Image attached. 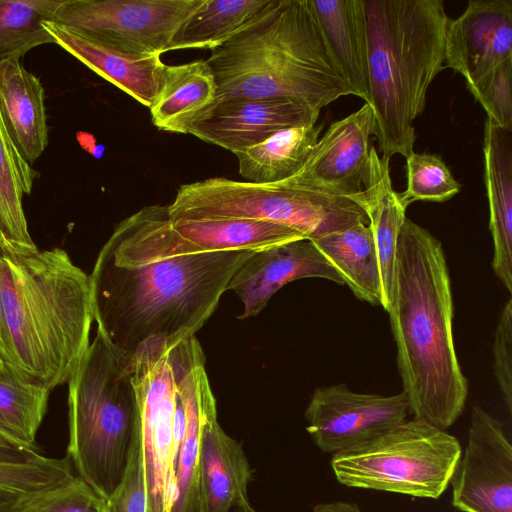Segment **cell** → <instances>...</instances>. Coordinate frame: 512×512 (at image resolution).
Masks as SVG:
<instances>
[{"mask_svg":"<svg viewBox=\"0 0 512 512\" xmlns=\"http://www.w3.org/2000/svg\"><path fill=\"white\" fill-rule=\"evenodd\" d=\"M255 251L160 255L114 230L89 275L97 331L130 357L153 337L178 343L195 336Z\"/></svg>","mask_w":512,"mask_h":512,"instance_id":"6da1fadb","label":"cell"},{"mask_svg":"<svg viewBox=\"0 0 512 512\" xmlns=\"http://www.w3.org/2000/svg\"><path fill=\"white\" fill-rule=\"evenodd\" d=\"M452 300L441 242L406 217L387 312L410 413L443 430L459 418L468 394L452 334Z\"/></svg>","mask_w":512,"mask_h":512,"instance_id":"7a4b0ae2","label":"cell"},{"mask_svg":"<svg viewBox=\"0 0 512 512\" xmlns=\"http://www.w3.org/2000/svg\"><path fill=\"white\" fill-rule=\"evenodd\" d=\"M90 279L62 248L0 256V358L50 391L90 344Z\"/></svg>","mask_w":512,"mask_h":512,"instance_id":"3957f363","label":"cell"},{"mask_svg":"<svg viewBox=\"0 0 512 512\" xmlns=\"http://www.w3.org/2000/svg\"><path fill=\"white\" fill-rule=\"evenodd\" d=\"M206 61L216 82L213 105L285 98L321 112L341 96L353 95L328 51L310 0H270Z\"/></svg>","mask_w":512,"mask_h":512,"instance_id":"277c9868","label":"cell"},{"mask_svg":"<svg viewBox=\"0 0 512 512\" xmlns=\"http://www.w3.org/2000/svg\"><path fill=\"white\" fill-rule=\"evenodd\" d=\"M369 42V104L382 157L406 158L414 121L444 68L448 16L442 0H364Z\"/></svg>","mask_w":512,"mask_h":512,"instance_id":"5b68a950","label":"cell"},{"mask_svg":"<svg viewBox=\"0 0 512 512\" xmlns=\"http://www.w3.org/2000/svg\"><path fill=\"white\" fill-rule=\"evenodd\" d=\"M67 383V457L76 475L108 500L123 477L137 423L132 357L97 331Z\"/></svg>","mask_w":512,"mask_h":512,"instance_id":"8992f818","label":"cell"},{"mask_svg":"<svg viewBox=\"0 0 512 512\" xmlns=\"http://www.w3.org/2000/svg\"><path fill=\"white\" fill-rule=\"evenodd\" d=\"M178 220L249 219L282 224L314 240L358 223H368L362 206L343 197L293 187L213 177L182 185L168 206Z\"/></svg>","mask_w":512,"mask_h":512,"instance_id":"52a82bcc","label":"cell"},{"mask_svg":"<svg viewBox=\"0 0 512 512\" xmlns=\"http://www.w3.org/2000/svg\"><path fill=\"white\" fill-rule=\"evenodd\" d=\"M461 452L456 437L413 418L333 454L330 463L344 486L438 499L450 484Z\"/></svg>","mask_w":512,"mask_h":512,"instance_id":"ba28073f","label":"cell"},{"mask_svg":"<svg viewBox=\"0 0 512 512\" xmlns=\"http://www.w3.org/2000/svg\"><path fill=\"white\" fill-rule=\"evenodd\" d=\"M186 339L150 338L132 357L150 512H171L176 493L177 381Z\"/></svg>","mask_w":512,"mask_h":512,"instance_id":"9c48e42d","label":"cell"},{"mask_svg":"<svg viewBox=\"0 0 512 512\" xmlns=\"http://www.w3.org/2000/svg\"><path fill=\"white\" fill-rule=\"evenodd\" d=\"M203 0H63L54 22L106 47L161 55Z\"/></svg>","mask_w":512,"mask_h":512,"instance_id":"30bf717a","label":"cell"},{"mask_svg":"<svg viewBox=\"0 0 512 512\" xmlns=\"http://www.w3.org/2000/svg\"><path fill=\"white\" fill-rule=\"evenodd\" d=\"M409 413L404 392L383 396L357 393L344 383L321 386L306 408V430L322 452L333 455L404 422Z\"/></svg>","mask_w":512,"mask_h":512,"instance_id":"8fae6325","label":"cell"},{"mask_svg":"<svg viewBox=\"0 0 512 512\" xmlns=\"http://www.w3.org/2000/svg\"><path fill=\"white\" fill-rule=\"evenodd\" d=\"M450 484L462 512H512V446L503 424L477 405Z\"/></svg>","mask_w":512,"mask_h":512,"instance_id":"7c38bea8","label":"cell"},{"mask_svg":"<svg viewBox=\"0 0 512 512\" xmlns=\"http://www.w3.org/2000/svg\"><path fill=\"white\" fill-rule=\"evenodd\" d=\"M373 135L375 116L372 107L365 103L333 122L318 138L302 168L282 182L336 196L360 194L368 172Z\"/></svg>","mask_w":512,"mask_h":512,"instance_id":"4fadbf2b","label":"cell"},{"mask_svg":"<svg viewBox=\"0 0 512 512\" xmlns=\"http://www.w3.org/2000/svg\"><path fill=\"white\" fill-rule=\"evenodd\" d=\"M512 60V0H470L449 19L445 66L459 73L467 87Z\"/></svg>","mask_w":512,"mask_h":512,"instance_id":"5bb4252c","label":"cell"},{"mask_svg":"<svg viewBox=\"0 0 512 512\" xmlns=\"http://www.w3.org/2000/svg\"><path fill=\"white\" fill-rule=\"evenodd\" d=\"M302 278H323L345 285L314 242L300 238L256 250L234 273L227 290L241 300L243 312L239 318L246 319L259 314L281 287Z\"/></svg>","mask_w":512,"mask_h":512,"instance_id":"9a60e30c","label":"cell"},{"mask_svg":"<svg viewBox=\"0 0 512 512\" xmlns=\"http://www.w3.org/2000/svg\"><path fill=\"white\" fill-rule=\"evenodd\" d=\"M319 116V111L285 98L231 100L213 105L188 134L235 153L282 129L316 124Z\"/></svg>","mask_w":512,"mask_h":512,"instance_id":"2e32d148","label":"cell"},{"mask_svg":"<svg viewBox=\"0 0 512 512\" xmlns=\"http://www.w3.org/2000/svg\"><path fill=\"white\" fill-rule=\"evenodd\" d=\"M178 386L184 409V429L176 460V493L171 512H202V434L206 421L217 409L205 370V356L195 336Z\"/></svg>","mask_w":512,"mask_h":512,"instance_id":"e0dca14e","label":"cell"},{"mask_svg":"<svg viewBox=\"0 0 512 512\" xmlns=\"http://www.w3.org/2000/svg\"><path fill=\"white\" fill-rule=\"evenodd\" d=\"M54 43L96 74L150 107L163 80L160 55L136 56L106 48L54 21H43Z\"/></svg>","mask_w":512,"mask_h":512,"instance_id":"ac0fdd59","label":"cell"},{"mask_svg":"<svg viewBox=\"0 0 512 512\" xmlns=\"http://www.w3.org/2000/svg\"><path fill=\"white\" fill-rule=\"evenodd\" d=\"M484 184L493 239L492 268L512 291V131L486 119L483 138Z\"/></svg>","mask_w":512,"mask_h":512,"instance_id":"d6986e66","label":"cell"},{"mask_svg":"<svg viewBox=\"0 0 512 512\" xmlns=\"http://www.w3.org/2000/svg\"><path fill=\"white\" fill-rule=\"evenodd\" d=\"M328 51L354 96L369 103V42L364 0H310Z\"/></svg>","mask_w":512,"mask_h":512,"instance_id":"ffe728a7","label":"cell"},{"mask_svg":"<svg viewBox=\"0 0 512 512\" xmlns=\"http://www.w3.org/2000/svg\"><path fill=\"white\" fill-rule=\"evenodd\" d=\"M0 113L19 153L32 165L48 146L45 92L19 58L0 61Z\"/></svg>","mask_w":512,"mask_h":512,"instance_id":"44dd1931","label":"cell"},{"mask_svg":"<svg viewBox=\"0 0 512 512\" xmlns=\"http://www.w3.org/2000/svg\"><path fill=\"white\" fill-rule=\"evenodd\" d=\"M252 470L242 446L220 426L217 413L206 421L201 443L202 512H231L250 504Z\"/></svg>","mask_w":512,"mask_h":512,"instance_id":"7402d4cb","label":"cell"},{"mask_svg":"<svg viewBox=\"0 0 512 512\" xmlns=\"http://www.w3.org/2000/svg\"><path fill=\"white\" fill-rule=\"evenodd\" d=\"M364 209L371 228L379 261L382 307L387 311L392 289L397 242L406 219V207L393 189L390 158L382 157L371 146L363 191L355 196Z\"/></svg>","mask_w":512,"mask_h":512,"instance_id":"603a6c76","label":"cell"},{"mask_svg":"<svg viewBox=\"0 0 512 512\" xmlns=\"http://www.w3.org/2000/svg\"><path fill=\"white\" fill-rule=\"evenodd\" d=\"M215 96V77L206 60L166 65L161 87L149 107L152 123L162 131L188 134L212 107Z\"/></svg>","mask_w":512,"mask_h":512,"instance_id":"cb8c5ba5","label":"cell"},{"mask_svg":"<svg viewBox=\"0 0 512 512\" xmlns=\"http://www.w3.org/2000/svg\"><path fill=\"white\" fill-rule=\"evenodd\" d=\"M38 172L19 153L0 113V252L23 255L38 250L29 230L23 198Z\"/></svg>","mask_w":512,"mask_h":512,"instance_id":"d4e9b609","label":"cell"},{"mask_svg":"<svg viewBox=\"0 0 512 512\" xmlns=\"http://www.w3.org/2000/svg\"><path fill=\"white\" fill-rule=\"evenodd\" d=\"M312 241L358 299L382 306L378 254L368 223H358Z\"/></svg>","mask_w":512,"mask_h":512,"instance_id":"484cf974","label":"cell"},{"mask_svg":"<svg viewBox=\"0 0 512 512\" xmlns=\"http://www.w3.org/2000/svg\"><path fill=\"white\" fill-rule=\"evenodd\" d=\"M323 125H298L275 132L235 152L240 175L253 183H278L294 176L320 137Z\"/></svg>","mask_w":512,"mask_h":512,"instance_id":"4316f807","label":"cell"},{"mask_svg":"<svg viewBox=\"0 0 512 512\" xmlns=\"http://www.w3.org/2000/svg\"><path fill=\"white\" fill-rule=\"evenodd\" d=\"M269 2L270 0H203L176 31L167 51H213L234 37Z\"/></svg>","mask_w":512,"mask_h":512,"instance_id":"83f0119b","label":"cell"},{"mask_svg":"<svg viewBox=\"0 0 512 512\" xmlns=\"http://www.w3.org/2000/svg\"><path fill=\"white\" fill-rule=\"evenodd\" d=\"M50 390L8 365L0 369V433L40 453L36 435L47 412Z\"/></svg>","mask_w":512,"mask_h":512,"instance_id":"f1b7e54d","label":"cell"},{"mask_svg":"<svg viewBox=\"0 0 512 512\" xmlns=\"http://www.w3.org/2000/svg\"><path fill=\"white\" fill-rule=\"evenodd\" d=\"M77 475L68 457L0 461V512H15L36 496L66 486Z\"/></svg>","mask_w":512,"mask_h":512,"instance_id":"f546056e","label":"cell"},{"mask_svg":"<svg viewBox=\"0 0 512 512\" xmlns=\"http://www.w3.org/2000/svg\"><path fill=\"white\" fill-rule=\"evenodd\" d=\"M63 0H0V61L19 58L54 39L43 27Z\"/></svg>","mask_w":512,"mask_h":512,"instance_id":"4dcf8cb0","label":"cell"},{"mask_svg":"<svg viewBox=\"0 0 512 512\" xmlns=\"http://www.w3.org/2000/svg\"><path fill=\"white\" fill-rule=\"evenodd\" d=\"M405 159L407 186L399 196L406 208L415 201L445 202L460 192L459 182L438 155L413 151Z\"/></svg>","mask_w":512,"mask_h":512,"instance_id":"1f68e13d","label":"cell"},{"mask_svg":"<svg viewBox=\"0 0 512 512\" xmlns=\"http://www.w3.org/2000/svg\"><path fill=\"white\" fill-rule=\"evenodd\" d=\"M108 512H150L143 446L138 424L135 427L123 477L107 500Z\"/></svg>","mask_w":512,"mask_h":512,"instance_id":"d6a6232c","label":"cell"},{"mask_svg":"<svg viewBox=\"0 0 512 512\" xmlns=\"http://www.w3.org/2000/svg\"><path fill=\"white\" fill-rule=\"evenodd\" d=\"M467 88L482 105L488 119L512 131V60L501 64Z\"/></svg>","mask_w":512,"mask_h":512,"instance_id":"836d02e7","label":"cell"},{"mask_svg":"<svg viewBox=\"0 0 512 512\" xmlns=\"http://www.w3.org/2000/svg\"><path fill=\"white\" fill-rule=\"evenodd\" d=\"M107 500L76 476L66 486L40 494L15 512H104Z\"/></svg>","mask_w":512,"mask_h":512,"instance_id":"e575fe53","label":"cell"},{"mask_svg":"<svg viewBox=\"0 0 512 512\" xmlns=\"http://www.w3.org/2000/svg\"><path fill=\"white\" fill-rule=\"evenodd\" d=\"M512 300L504 305L493 344L494 375L508 412H512Z\"/></svg>","mask_w":512,"mask_h":512,"instance_id":"d590c367","label":"cell"},{"mask_svg":"<svg viewBox=\"0 0 512 512\" xmlns=\"http://www.w3.org/2000/svg\"><path fill=\"white\" fill-rule=\"evenodd\" d=\"M42 456L41 453L25 448L0 433V461L21 463Z\"/></svg>","mask_w":512,"mask_h":512,"instance_id":"8d00e7d4","label":"cell"},{"mask_svg":"<svg viewBox=\"0 0 512 512\" xmlns=\"http://www.w3.org/2000/svg\"><path fill=\"white\" fill-rule=\"evenodd\" d=\"M311 512H363L355 503L345 501H333L315 505Z\"/></svg>","mask_w":512,"mask_h":512,"instance_id":"74e56055","label":"cell"},{"mask_svg":"<svg viewBox=\"0 0 512 512\" xmlns=\"http://www.w3.org/2000/svg\"><path fill=\"white\" fill-rule=\"evenodd\" d=\"M231 512H258L256 511L251 504L244 505L238 508L233 509Z\"/></svg>","mask_w":512,"mask_h":512,"instance_id":"f35d334b","label":"cell"},{"mask_svg":"<svg viewBox=\"0 0 512 512\" xmlns=\"http://www.w3.org/2000/svg\"><path fill=\"white\" fill-rule=\"evenodd\" d=\"M3 365H4V363H3V361L0 358V369H2Z\"/></svg>","mask_w":512,"mask_h":512,"instance_id":"ab89813d","label":"cell"},{"mask_svg":"<svg viewBox=\"0 0 512 512\" xmlns=\"http://www.w3.org/2000/svg\"><path fill=\"white\" fill-rule=\"evenodd\" d=\"M104 512H108V511H107V506H106V509L104 510Z\"/></svg>","mask_w":512,"mask_h":512,"instance_id":"60d3db41","label":"cell"},{"mask_svg":"<svg viewBox=\"0 0 512 512\" xmlns=\"http://www.w3.org/2000/svg\"><path fill=\"white\" fill-rule=\"evenodd\" d=\"M2 255V253L0 252V256Z\"/></svg>","mask_w":512,"mask_h":512,"instance_id":"b9f144b4","label":"cell"}]
</instances>
